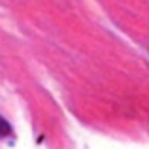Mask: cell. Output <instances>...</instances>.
Segmentation results:
<instances>
[{"mask_svg": "<svg viewBox=\"0 0 149 149\" xmlns=\"http://www.w3.org/2000/svg\"><path fill=\"white\" fill-rule=\"evenodd\" d=\"M11 134V127L8 125V121L4 119V117H0V136H10Z\"/></svg>", "mask_w": 149, "mask_h": 149, "instance_id": "cell-1", "label": "cell"}]
</instances>
